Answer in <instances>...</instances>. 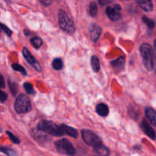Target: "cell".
I'll return each mask as SVG.
<instances>
[{"label": "cell", "instance_id": "obj_1", "mask_svg": "<svg viewBox=\"0 0 156 156\" xmlns=\"http://www.w3.org/2000/svg\"><path fill=\"white\" fill-rule=\"evenodd\" d=\"M143 62L149 71H152L155 68V54L152 47L149 44H143L140 47Z\"/></svg>", "mask_w": 156, "mask_h": 156}, {"label": "cell", "instance_id": "obj_2", "mask_svg": "<svg viewBox=\"0 0 156 156\" xmlns=\"http://www.w3.org/2000/svg\"><path fill=\"white\" fill-rule=\"evenodd\" d=\"M37 129L41 130L42 132L47 133L50 135L54 136H62L64 135V132L61 126H58L50 120H41L37 124Z\"/></svg>", "mask_w": 156, "mask_h": 156}, {"label": "cell", "instance_id": "obj_3", "mask_svg": "<svg viewBox=\"0 0 156 156\" xmlns=\"http://www.w3.org/2000/svg\"><path fill=\"white\" fill-rule=\"evenodd\" d=\"M58 22L60 28L68 34H73L76 30V27L73 21L69 18L64 11L59 10L58 12Z\"/></svg>", "mask_w": 156, "mask_h": 156}, {"label": "cell", "instance_id": "obj_4", "mask_svg": "<svg viewBox=\"0 0 156 156\" xmlns=\"http://www.w3.org/2000/svg\"><path fill=\"white\" fill-rule=\"evenodd\" d=\"M15 110L18 114H26L31 111V103L27 95L21 94L17 97L15 102Z\"/></svg>", "mask_w": 156, "mask_h": 156}, {"label": "cell", "instance_id": "obj_5", "mask_svg": "<svg viewBox=\"0 0 156 156\" xmlns=\"http://www.w3.org/2000/svg\"><path fill=\"white\" fill-rule=\"evenodd\" d=\"M55 146L58 152L67 155H74L76 154V150L68 140L62 139L55 143Z\"/></svg>", "mask_w": 156, "mask_h": 156}, {"label": "cell", "instance_id": "obj_6", "mask_svg": "<svg viewBox=\"0 0 156 156\" xmlns=\"http://www.w3.org/2000/svg\"><path fill=\"white\" fill-rule=\"evenodd\" d=\"M82 136L83 141L91 147L96 148L102 144L100 137L89 129H83L82 131Z\"/></svg>", "mask_w": 156, "mask_h": 156}, {"label": "cell", "instance_id": "obj_7", "mask_svg": "<svg viewBox=\"0 0 156 156\" xmlns=\"http://www.w3.org/2000/svg\"><path fill=\"white\" fill-rule=\"evenodd\" d=\"M120 11H121V6L119 4H114L107 8L106 15L110 20L116 21L120 18V16H121Z\"/></svg>", "mask_w": 156, "mask_h": 156}, {"label": "cell", "instance_id": "obj_8", "mask_svg": "<svg viewBox=\"0 0 156 156\" xmlns=\"http://www.w3.org/2000/svg\"><path fill=\"white\" fill-rule=\"evenodd\" d=\"M22 54L24 56V57L25 58L26 60L35 69L37 72H41L42 71V68H41V65H40L39 62L36 59V58L31 54L30 51L28 50V49L26 48V47H23L22 50Z\"/></svg>", "mask_w": 156, "mask_h": 156}, {"label": "cell", "instance_id": "obj_9", "mask_svg": "<svg viewBox=\"0 0 156 156\" xmlns=\"http://www.w3.org/2000/svg\"><path fill=\"white\" fill-rule=\"evenodd\" d=\"M102 29L100 26L95 23H91L89 25V33L91 40L94 42H97L101 34Z\"/></svg>", "mask_w": 156, "mask_h": 156}, {"label": "cell", "instance_id": "obj_10", "mask_svg": "<svg viewBox=\"0 0 156 156\" xmlns=\"http://www.w3.org/2000/svg\"><path fill=\"white\" fill-rule=\"evenodd\" d=\"M141 127L143 129V132L149 137V138L152 139V140H154L155 139V133L154 130L153 128L150 126L149 123L146 121V120H143L141 123Z\"/></svg>", "mask_w": 156, "mask_h": 156}, {"label": "cell", "instance_id": "obj_11", "mask_svg": "<svg viewBox=\"0 0 156 156\" xmlns=\"http://www.w3.org/2000/svg\"><path fill=\"white\" fill-rule=\"evenodd\" d=\"M138 5L146 12H152L153 9V3L152 0H136Z\"/></svg>", "mask_w": 156, "mask_h": 156}, {"label": "cell", "instance_id": "obj_12", "mask_svg": "<svg viewBox=\"0 0 156 156\" xmlns=\"http://www.w3.org/2000/svg\"><path fill=\"white\" fill-rule=\"evenodd\" d=\"M145 113H146V116L148 118V120L150 121L153 126L156 125V112L155 110L152 108H146L145 109Z\"/></svg>", "mask_w": 156, "mask_h": 156}, {"label": "cell", "instance_id": "obj_13", "mask_svg": "<svg viewBox=\"0 0 156 156\" xmlns=\"http://www.w3.org/2000/svg\"><path fill=\"white\" fill-rule=\"evenodd\" d=\"M111 66H112L114 69L120 71V70L124 67L125 58L123 57V56H120V57H118L117 59L111 61Z\"/></svg>", "mask_w": 156, "mask_h": 156}, {"label": "cell", "instance_id": "obj_14", "mask_svg": "<svg viewBox=\"0 0 156 156\" xmlns=\"http://www.w3.org/2000/svg\"><path fill=\"white\" fill-rule=\"evenodd\" d=\"M95 111L97 112V114L98 115L101 116V117H106L109 114V108H108V106L104 103L98 104L96 106Z\"/></svg>", "mask_w": 156, "mask_h": 156}, {"label": "cell", "instance_id": "obj_15", "mask_svg": "<svg viewBox=\"0 0 156 156\" xmlns=\"http://www.w3.org/2000/svg\"><path fill=\"white\" fill-rule=\"evenodd\" d=\"M61 127H62L64 133L67 134V135H69V136H72L73 137V138L76 139L78 137V136H79L78 131L76 130V129H74V128L71 127V126H69L68 125L62 124L61 125Z\"/></svg>", "mask_w": 156, "mask_h": 156}, {"label": "cell", "instance_id": "obj_16", "mask_svg": "<svg viewBox=\"0 0 156 156\" xmlns=\"http://www.w3.org/2000/svg\"><path fill=\"white\" fill-rule=\"evenodd\" d=\"M94 152L98 154V155H108L110 154V151L108 148L105 146H104L103 144H101V146H98V147L94 148Z\"/></svg>", "mask_w": 156, "mask_h": 156}, {"label": "cell", "instance_id": "obj_17", "mask_svg": "<svg viewBox=\"0 0 156 156\" xmlns=\"http://www.w3.org/2000/svg\"><path fill=\"white\" fill-rule=\"evenodd\" d=\"M91 66H92L93 70L96 73L100 71V61H99V59L98 56H91Z\"/></svg>", "mask_w": 156, "mask_h": 156}, {"label": "cell", "instance_id": "obj_18", "mask_svg": "<svg viewBox=\"0 0 156 156\" xmlns=\"http://www.w3.org/2000/svg\"><path fill=\"white\" fill-rule=\"evenodd\" d=\"M52 66L56 70H61L63 68V62L60 58H55L52 62Z\"/></svg>", "mask_w": 156, "mask_h": 156}, {"label": "cell", "instance_id": "obj_19", "mask_svg": "<svg viewBox=\"0 0 156 156\" xmlns=\"http://www.w3.org/2000/svg\"><path fill=\"white\" fill-rule=\"evenodd\" d=\"M30 43H31V44L35 47V48L38 49L42 46L43 41L41 37H33L30 40Z\"/></svg>", "mask_w": 156, "mask_h": 156}, {"label": "cell", "instance_id": "obj_20", "mask_svg": "<svg viewBox=\"0 0 156 156\" xmlns=\"http://www.w3.org/2000/svg\"><path fill=\"white\" fill-rule=\"evenodd\" d=\"M142 21H143V22L145 24L147 25V27H149V29H153L154 27H155V22H154L153 20L147 18L146 16H143V18H142Z\"/></svg>", "mask_w": 156, "mask_h": 156}, {"label": "cell", "instance_id": "obj_21", "mask_svg": "<svg viewBox=\"0 0 156 156\" xmlns=\"http://www.w3.org/2000/svg\"><path fill=\"white\" fill-rule=\"evenodd\" d=\"M9 88L11 90V92L13 94L14 96L16 95L17 92H18V85L16 84V82H13L11 79H9Z\"/></svg>", "mask_w": 156, "mask_h": 156}, {"label": "cell", "instance_id": "obj_22", "mask_svg": "<svg viewBox=\"0 0 156 156\" xmlns=\"http://www.w3.org/2000/svg\"><path fill=\"white\" fill-rule=\"evenodd\" d=\"M12 67L15 71L19 72V73H21V74L24 75V76H27V71H26V69L24 68V67L21 66V65H19V64L13 63L12 64Z\"/></svg>", "mask_w": 156, "mask_h": 156}, {"label": "cell", "instance_id": "obj_23", "mask_svg": "<svg viewBox=\"0 0 156 156\" xmlns=\"http://www.w3.org/2000/svg\"><path fill=\"white\" fill-rule=\"evenodd\" d=\"M0 152L2 153H4L5 155L12 156V155H16L17 153L12 149H9V148L7 147H0Z\"/></svg>", "mask_w": 156, "mask_h": 156}, {"label": "cell", "instance_id": "obj_24", "mask_svg": "<svg viewBox=\"0 0 156 156\" xmlns=\"http://www.w3.org/2000/svg\"><path fill=\"white\" fill-rule=\"evenodd\" d=\"M24 88L26 92L28 94H34V87L32 84L29 83V82H25L24 84Z\"/></svg>", "mask_w": 156, "mask_h": 156}, {"label": "cell", "instance_id": "obj_25", "mask_svg": "<svg viewBox=\"0 0 156 156\" xmlns=\"http://www.w3.org/2000/svg\"><path fill=\"white\" fill-rule=\"evenodd\" d=\"M89 13L91 16H96L98 13V6L94 2H91L89 6Z\"/></svg>", "mask_w": 156, "mask_h": 156}, {"label": "cell", "instance_id": "obj_26", "mask_svg": "<svg viewBox=\"0 0 156 156\" xmlns=\"http://www.w3.org/2000/svg\"><path fill=\"white\" fill-rule=\"evenodd\" d=\"M6 134H7V135L9 136V139H10V140H12V143H15V144H19V143H20L19 139H18L17 136H15L14 135V134H12V133L9 132V131H7V132H6Z\"/></svg>", "mask_w": 156, "mask_h": 156}, {"label": "cell", "instance_id": "obj_27", "mask_svg": "<svg viewBox=\"0 0 156 156\" xmlns=\"http://www.w3.org/2000/svg\"><path fill=\"white\" fill-rule=\"evenodd\" d=\"M0 27H1L3 30H4V32L8 35V36H11V35H12V31L6 25H5V24L0 23Z\"/></svg>", "mask_w": 156, "mask_h": 156}, {"label": "cell", "instance_id": "obj_28", "mask_svg": "<svg viewBox=\"0 0 156 156\" xmlns=\"http://www.w3.org/2000/svg\"><path fill=\"white\" fill-rule=\"evenodd\" d=\"M7 98H8V94L0 89V101L1 102L5 101L7 100Z\"/></svg>", "mask_w": 156, "mask_h": 156}, {"label": "cell", "instance_id": "obj_29", "mask_svg": "<svg viewBox=\"0 0 156 156\" xmlns=\"http://www.w3.org/2000/svg\"><path fill=\"white\" fill-rule=\"evenodd\" d=\"M40 2H41V4L44 6H49L51 5L53 0H40Z\"/></svg>", "mask_w": 156, "mask_h": 156}, {"label": "cell", "instance_id": "obj_30", "mask_svg": "<svg viewBox=\"0 0 156 156\" xmlns=\"http://www.w3.org/2000/svg\"><path fill=\"white\" fill-rule=\"evenodd\" d=\"M113 0H99V4L101 6H105L106 5L110 4L111 2H112Z\"/></svg>", "mask_w": 156, "mask_h": 156}, {"label": "cell", "instance_id": "obj_31", "mask_svg": "<svg viewBox=\"0 0 156 156\" xmlns=\"http://www.w3.org/2000/svg\"><path fill=\"white\" fill-rule=\"evenodd\" d=\"M5 79L4 77L2 74H0V88H5Z\"/></svg>", "mask_w": 156, "mask_h": 156}, {"label": "cell", "instance_id": "obj_32", "mask_svg": "<svg viewBox=\"0 0 156 156\" xmlns=\"http://www.w3.org/2000/svg\"><path fill=\"white\" fill-rule=\"evenodd\" d=\"M0 132H2V128H1V126H0Z\"/></svg>", "mask_w": 156, "mask_h": 156}]
</instances>
